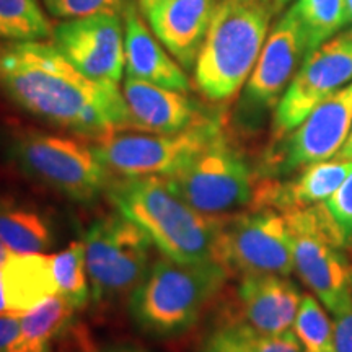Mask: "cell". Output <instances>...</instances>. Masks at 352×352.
Wrapping results in <instances>:
<instances>
[{"label": "cell", "instance_id": "obj_1", "mask_svg": "<svg viewBox=\"0 0 352 352\" xmlns=\"http://www.w3.org/2000/svg\"><path fill=\"white\" fill-rule=\"evenodd\" d=\"M0 90L25 111L80 135L98 139L131 129L127 104L116 83L85 77L54 44H0Z\"/></svg>", "mask_w": 352, "mask_h": 352}, {"label": "cell", "instance_id": "obj_2", "mask_svg": "<svg viewBox=\"0 0 352 352\" xmlns=\"http://www.w3.org/2000/svg\"><path fill=\"white\" fill-rule=\"evenodd\" d=\"M107 192L118 212L142 228L166 258L186 263L215 259L227 215L192 209L158 176H121L109 182Z\"/></svg>", "mask_w": 352, "mask_h": 352}, {"label": "cell", "instance_id": "obj_3", "mask_svg": "<svg viewBox=\"0 0 352 352\" xmlns=\"http://www.w3.org/2000/svg\"><path fill=\"white\" fill-rule=\"evenodd\" d=\"M271 0H217L195 65L206 98H232L252 76L266 43Z\"/></svg>", "mask_w": 352, "mask_h": 352}, {"label": "cell", "instance_id": "obj_4", "mask_svg": "<svg viewBox=\"0 0 352 352\" xmlns=\"http://www.w3.org/2000/svg\"><path fill=\"white\" fill-rule=\"evenodd\" d=\"M230 272L219 259L162 258L131 294V311L144 329L171 334L188 329L219 296Z\"/></svg>", "mask_w": 352, "mask_h": 352}, {"label": "cell", "instance_id": "obj_5", "mask_svg": "<svg viewBox=\"0 0 352 352\" xmlns=\"http://www.w3.org/2000/svg\"><path fill=\"white\" fill-rule=\"evenodd\" d=\"M292 233L294 267L331 314L352 297V267L344 253V236L327 206L283 212Z\"/></svg>", "mask_w": 352, "mask_h": 352}, {"label": "cell", "instance_id": "obj_6", "mask_svg": "<svg viewBox=\"0 0 352 352\" xmlns=\"http://www.w3.org/2000/svg\"><path fill=\"white\" fill-rule=\"evenodd\" d=\"M222 134L217 121L206 120L175 134L113 131L95 139L94 151L109 171L122 178L168 176L209 147Z\"/></svg>", "mask_w": 352, "mask_h": 352}, {"label": "cell", "instance_id": "obj_7", "mask_svg": "<svg viewBox=\"0 0 352 352\" xmlns=\"http://www.w3.org/2000/svg\"><path fill=\"white\" fill-rule=\"evenodd\" d=\"M12 153L26 173L78 202L94 201L111 182L94 147L67 135L23 132Z\"/></svg>", "mask_w": 352, "mask_h": 352}, {"label": "cell", "instance_id": "obj_8", "mask_svg": "<svg viewBox=\"0 0 352 352\" xmlns=\"http://www.w3.org/2000/svg\"><path fill=\"white\" fill-rule=\"evenodd\" d=\"M83 243L95 302L132 294L151 267L152 240L122 214L95 220Z\"/></svg>", "mask_w": 352, "mask_h": 352}, {"label": "cell", "instance_id": "obj_9", "mask_svg": "<svg viewBox=\"0 0 352 352\" xmlns=\"http://www.w3.org/2000/svg\"><path fill=\"white\" fill-rule=\"evenodd\" d=\"M179 199L208 215H228L253 201V173L220 134L183 168L164 176Z\"/></svg>", "mask_w": 352, "mask_h": 352}, {"label": "cell", "instance_id": "obj_10", "mask_svg": "<svg viewBox=\"0 0 352 352\" xmlns=\"http://www.w3.org/2000/svg\"><path fill=\"white\" fill-rule=\"evenodd\" d=\"M215 259L241 277L290 276L294 241L285 215L271 208L227 215Z\"/></svg>", "mask_w": 352, "mask_h": 352}, {"label": "cell", "instance_id": "obj_11", "mask_svg": "<svg viewBox=\"0 0 352 352\" xmlns=\"http://www.w3.org/2000/svg\"><path fill=\"white\" fill-rule=\"evenodd\" d=\"M352 82V30L310 52L285 88L274 113L276 138L297 129L321 101Z\"/></svg>", "mask_w": 352, "mask_h": 352}, {"label": "cell", "instance_id": "obj_12", "mask_svg": "<svg viewBox=\"0 0 352 352\" xmlns=\"http://www.w3.org/2000/svg\"><path fill=\"white\" fill-rule=\"evenodd\" d=\"M54 47L83 76L95 82L120 83L126 65L120 15L98 13L64 20L52 32Z\"/></svg>", "mask_w": 352, "mask_h": 352}, {"label": "cell", "instance_id": "obj_13", "mask_svg": "<svg viewBox=\"0 0 352 352\" xmlns=\"http://www.w3.org/2000/svg\"><path fill=\"white\" fill-rule=\"evenodd\" d=\"M352 127V82L316 107L285 140L280 170L294 171L340 152Z\"/></svg>", "mask_w": 352, "mask_h": 352}, {"label": "cell", "instance_id": "obj_14", "mask_svg": "<svg viewBox=\"0 0 352 352\" xmlns=\"http://www.w3.org/2000/svg\"><path fill=\"white\" fill-rule=\"evenodd\" d=\"M308 56L302 26L292 7L277 21L264 43L246 85V96L258 107H274Z\"/></svg>", "mask_w": 352, "mask_h": 352}, {"label": "cell", "instance_id": "obj_15", "mask_svg": "<svg viewBox=\"0 0 352 352\" xmlns=\"http://www.w3.org/2000/svg\"><path fill=\"white\" fill-rule=\"evenodd\" d=\"M217 0H140L152 32L183 69L197 63Z\"/></svg>", "mask_w": 352, "mask_h": 352}, {"label": "cell", "instance_id": "obj_16", "mask_svg": "<svg viewBox=\"0 0 352 352\" xmlns=\"http://www.w3.org/2000/svg\"><path fill=\"white\" fill-rule=\"evenodd\" d=\"M240 321L259 336L289 331L302 296L287 276H245L236 290Z\"/></svg>", "mask_w": 352, "mask_h": 352}, {"label": "cell", "instance_id": "obj_17", "mask_svg": "<svg viewBox=\"0 0 352 352\" xmlns=\"http://www.w3.org/2000/svg\"><path fill=\"white\" fill-rule=\"evenodd\" d=\"M122 96L129 111L131 129L175 134L208 120L202 116L199 104L184 91L168 90L139 78H126Z\"/></svg>", "mask_w": 352, "mask_h": 352}, {"label": "cell", "instance_id": "obj_18", "mask_svg": "<svg viewBox=\"0 0 352 352\" xmlns=\"http://www.w3.org/2000/svg\"><path fill=\"white\" fill-rule=\"evenodd\" d=\"M124 56L127 77L176 91H189V78L171 59L155 34L151 33L134 2L124 7Z\"/></svg>", "mask_w": 352, "mask_h": 352}, {"label": "cell", "instance_id": "obj_19", "mask_svg": "<svg viewBox=\"0 0 352 352\" xmlns=\"http://www.w3.org/2000/svg\"><path fill=\"white\" fill-rule=\"evenodd\" d=\"M352 173V162L334 160L308 165L292 182L266 184L253 197L258 208H277L283 212L307 209L328 201Z\"/></svg>", "mask_w": 352, "mask_h": 352}, {"label": "cell", "instance_id": "obj_20", "mask_svg": "<svg viewBox=\"0 0 352 352\" xmlns=\"http://www.w3.org/2000/svg\"><path fill=\"white\" fill-rule=\"evenodd\" d=\"M3 297L8 314L21 316L39 302L57 294L52 254L12 253L0 264Z\"/></svg>", "mask_w": 352, "mask_h": 352}, {"label": "cell", "instance_id": "obj_21", "mask_svg": "<svg viewBox=\"0 0 352 352\" xmlns=\"http://www.w3.org/2000/svg\"><path fill=\"white\" fill-rule=\"evenodd\" d=\"M74 308L60 296H51L21 315L20 334L10 352H50L51 344L72 318Z\"/></svg>", "mask_w": 352, "mask_h": 352}, {"label": "cell", "instance_id": "obj_22", "mask_svg": "<svg viewBox=\"0 0 352 352\" xmlns=\"http://www.w3.org/2000/svg\"><path fill=\"white\" fill-rule=\"evenodd\" d=\"M0 240L12 253H43L54 243L50 223L32 209L0 202Z\"/></svg>", "mask_w": 352, "mask_h": 352}, {"label": "cell", "instance_id": "obj_23", "mask_svg": "<svg viewBox=\"0 0 352 352\" xmlns=\"http://www.w3.org/2000/svg\"><path fill=\"white\" fill-rule=\"evenodd\" d=\"M292 10L302 26L308 54L347 25L346 0H298Z\"/></svg>", "mask_w": 352, "mask_h": 352}, {"label": "cell", "instance_id": "obj_24", "mask_svg": "<svg viewBox=\"0 0 352 352\" xmlns=\"http://www.w3.org/2000/svg\"><path fill=\"white\" fill-rule=\"evenodd\" d=\"M52 32L38 0H0V41H41Z\"/></svg>", "mask_w": 352, "mask_h": 352}, {"label": "cell", "instance_id": "obj_25", "mask_svg": "<svg viewBox=\"0 0 352 352\" xmlns=\"http://www.w3.org/2000/svg\"><path fill=\"white\" fill-rule=\"evenodd\" d=\"M52 271L56 277L57 294L76 310L85 307L90 294L87 280L85 243L74 241L63 252L52 254Z\"/></svg>", "mask_w": 352, "mask_h": 352}, {"label": "cell", "instance_id": "obj_26", "mask_svg": "<svg viewBox=\"0 0 352 352\" xmlns=\"http://www.w3.org/2000/svg\"><path fill=\"white\" fill-rule=\"evenodd\" d=\"M294 333L307 352H336L334 324L318 300L310 294L302 297L294 321Z\"/></svg>", "mask_w": 352, "mask_h": 352}, {"label": "cell", "instance_id": "obj_27", "mask_svg": "<svg viewBox=\"0 0 352 352\" xmlns=\"http://www.w3.org/2000/svg\"><path fill=\"white\" fill-rule=\"evenodd\" d=\"M254 336L248 327L230 318L206 338L199 352H253Z\"/></svg>", "mask_w": 352, "mask_h": 352}, {"label": "cell", "instance_id": "obj_28", "mask_svg": "<svg viewBox=\"0 0 352 352\" xmlns=\"http://www.w3.org/2000/svg\"><path fill=\"white\" fill-rule=\"evenodd\" d=\"M129 2L131 0H44V6L54 19L74 20L98 13L120 15Z\"/></svg>", "mask_w": 352, "mask_h": 352}, {"label": "cell", "instance_id": "obj_29", "mask_svg": "<svg viewBox=\"0 0 352 352\" xmlns=\"http://www.w3.org/2000/svg\"><path fill=\"white\" fill-rule=\"evenodd\" d=\"M327 209L338 228H340L346 243H352V173L344 179L331 197L327 201Z\"/></svg>", "mask_w": 352, "mask_h": 352}, {"label": "cell", "instance_id": "obj_30", "mask_svg": "<svg viewBox=\"0 0 352 352\" xmlns=\"http://www.w3.org/2000/svg\"><path fill=\"white\" fill-rule=\"evenodd\" d=\"M253 352H303V349L296 333L289 329L285 333L271 334V336L256 334L253 341Z\"/></svg>", "mask_w": 352, "mask_h": 352}, {"label": "cell", "instance_id": "obj_31", "mask_svg": "<svg viewBox=\"0 0 352 352\" xmlns=\"http://www.w3.org/2000/svg\"><path fill=\"white\" fill-rule=\"evenodd\" d=\"M333 315L336 352H352V297Z\"/></svg>", "mask_w": 352, "mask_h": 352}, {"label": "cell", "instance_id": "obj_32", "mask_svg": "<svg viewBox=\"0 0 352 352\" xmlns=\"http://www.w3.org/2000/svg\"><path fill=\"white\" fill-rule=\"evenodd\" d=\"M21 316L0 315V352H10L13 342L20 334Z\"/></svg>", "mask_w": 352, "mask_h": 352}, {"label": "cell", "instance_id": "obj_33", "mask_svg": "<svg viewBox=\"0 0 352 352\" xmlns=\"http://www.w3.org/2000/svg\"><path fill=\"white\" fill-rule=\"evenodd\" d=\"M336 160L352 162V127H351L349 135H347L346 142L342 144V147L340 148V152L336 153Z\"/></svg>", "mask_w": 352, "mask_h": 352}, {"label": "cell", "instance_id": "obj_34", "mask_svg": "<svg viewBox=\"0 0 352 352\" xmlns=\"http://www.w3.org/2000/svg\"><path fill=\"white\" fill-rule=\"evenodd\" d=\"M0 315H8L6 297H3V289H2V279H0ZM12 315V314H10Z\"/></svg>", "mask_w": 352, "mask_h": 352}, {"label": "cell", "instance_id": "obj_35", "mask_svg": "<svg viewBox=\"0 0 352 352\" xmlns=\"http://www.w3.org/2000/svg\"><path fill=\"white\" fill-rule=\"evenodd\" d=\"M10 254H12V252H10V250H8V246L3 243L2 240H0V264L6 261V259L10 256Z\"/></svg>", "mask_w": 352, "mask_h": 352}, {"label": "cell", "instance_id": "obj_36", "mask_svg": "<svg viewBox=\"0 0 352 352\" xmlns=\"http://www.w3.org/2000/svg\"><path fill=\"white\" fill-rule=\"evenodd\" d=\"M346 15L347 23H352V0H346Z\"/></svg>", "mask_w": 352, "mask_h": 352}, {"label": "cell", "instance_id": "obj_37", "mask_svg": "<svg viewBox=\"0 0 352 352\" xmlns=\"http://www.w3.org/2000/svg\"><path fill=\"white\" fill-rule=\"evenodd\" d=\"M290 0H274V3H276V10H279V8H283L285 3H289Z\"/></svg>", "mask_w": 352, "mask_h": 352}, {"label": "cell", "instance_id": "obj_38", "mask_svg": "<svg viewBox=\"0 0 352 352\" xmlns=\"http://www.w3.org/2000/svg\"><path fill=\"white\" fill-rule=\"evenodd\" d=\"M109 352H138V351H109Z\"/></svg>", "mask_w": 352, "mask_h": 352}]
</instances>
